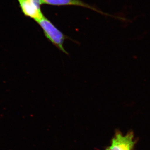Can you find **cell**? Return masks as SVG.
I'll list each match as a JSON object with an SVG mask.
<instances>
[{"instance_id": "cell-1", "label": "cell", "mask_w": 150, "mask_h": 150, "mask_svg": "<svg viewBox=\"0 0 150 150\" xmlns=\"http://www.w3.org/2000/svg\"><path fill=\"white\" fill-rule=\"evenodd\" d=\"M36 22L43 30L44 35L47 39L60 51L65 54H68L64 47V43L65 40L69 38L58 29L45 16Z\"/></svg>"}, {"instance_id": "cell-2", "label": "cell", "mask_w": 150, "mask_h": 150, "mask_svg": "<svg viewBox=\"0 0 150 150\" xmlns=\"http://www.w3.org/2000/svg\"><path fill=\"white\" fill-rule=\"evenodd\" d=\"M136 143L132 131L123 135L117 131L112 138L111 146L105 150H133Z\"/></svg>"}, {"instance_id": "cell-3", "label": "cell", "mask_w": 150, "mask_h": 150, "mask_svg": "<svg viewBox=\"0 0 150 150\" xmlns=\"http://www.w3.org/2000/svg\"><path fill=\"white\" fill-rule=\"evenodd\" d=\"M23 12L25 16L29 17L37 22L43 17L40 9L38 5L32 0H18Z\"/></svg>"}, {"instance_id": "cell-4", "label": "cell", "mask_w": 150, "mask_h": 150, "mask_svg": "<svg viewBox=\"0 0 150 150\" xmlns=\"http://www.w3.org/2000/svg\"><path fill=\"white\" fill-rule=\"evenodd\" d=\"M42 4L53 6H76L91 9L99 12L96 9L81 0H41Z\"/></svg>"}, {"instance_id": "cell-5", "label": "cell", "mask_w": 150, "mask_h": 150, "mask_svg": "<svg viewBox=\"0 0 150 150\" xmlns=\"http://www.w3.org/2000/svg\"><path fill=\"white\" fill-rule=\"evenodd\" d=\"M32 1H33L35 3H36L38 5L40 6L41 4H42L41 0H32Z\"/></svg>"}]
</instances>
